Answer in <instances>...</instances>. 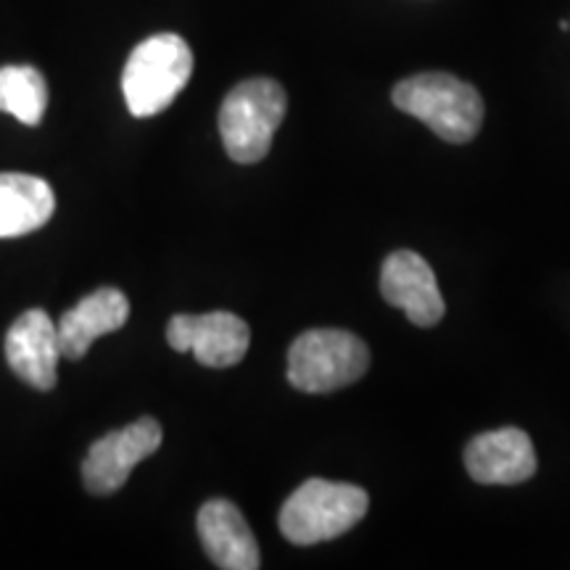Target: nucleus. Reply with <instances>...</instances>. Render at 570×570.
Instances as JSON below:
<instances>
[{
	"label": "nucleus",
	"mask_w": 570,
	"mask_h": 570,
	"mask_svg": "<svg viewBox=\"0 0 570 570\" xmlns=\"http://www.w3.org/2000/svg\"><path fill=\"white\" fill-rule=\"evenodd\" d=\"M288 98L281 82L254 77L227 92L219 109V135L225 151L238 164L262 161L273 148V138L281 127Z\"/></svg>",
	"instance_id": "20e7f679"
},
{
	"label": "nucleus",
	"mask_w": 570,
	"mask_h": 570,
	"mask_svg": "<svg viewBox=\"0 0 570 570\" xmlns=\"http://www.w3.org/2000/svg\"><path fill=\"white\" fill-rule=\"evenodd\" d=\"M127 320H130V302L122 291L111 288V285L92 291L56 323L61 356L82 360L90 352L92 341L119 331Z\"/></svg>",
	"instance_id": "f8f14e48"
},
{
	"label": "nucleus",
	"mask_w": 570,
	"mask_h": 570,
	"mask_svg": "<svg viewBox=\"0 0 570 570\" xmlns=\"http://www.w3.org/2000/svg\"><path fill=\"white\" fill-rule=\"evenodd\" d=\"M560 30H562V32H568V30H570V21L562 19V21H560Z\"/></svg>",
	"instance_id": "2eb2a0df"
},
{
	"label": "nucleus",
	"mask_w": 570,
	"mask_h": 570,
	"mask_svg": "<svg viewBox=\"0 0 570 570\" xmlns=\"http://www.w3.org/2000/svg\"><path fill=\"white\" fill-rule=\"evenodd\" d=\"M164 431L159 420L140 417L132 425L106 433L90 446L82 462V481L90 494L106 497L122 489L130 479L132 468L151 458L161 446Z\"/></svg>",
	"instance_id": "423d86ee"
},
{
	"label": "nucleus",
	"mask_w": 570,
	"mask_h": 570,
	"mask_svg": "<svg viewBox=\"0 0 570 570\" xmlns=\"http://www.w3.org/2000/svg\"><path fill=\"white\" fill-rule=\"evenodd\" d=\"M167 341L175 352H194L198 365L233 367L246 356L252 331L233 312L175 315L167 325Z\"/></svg>",
	"instance_id": "0eeeda50"
},
{
	"label": "nucleus",
	"mask_w": 570,
	"mask_h": 570,
	"mask_svg": "<svg viewBox=\"0 0 570 570\" xmlns=\"http://www.w3.org/2000/svg\"><path fill=\"white\" fill-rule=\"evenodd\" d=\"M48 106L46 77L27 63L0 67V111L17 117L21 125L38 127Z\"/></svg>",
	"instance_id": "4468645a"
},
{
	"label": "nucleus",
	"mask_w": 570,
	"mask_h": 570,
	"mask_svg": "<svg viewBox=\"0 0 570 570\" xmlns=\"http://www.w3.org/2000/svg\"><path fill=\"white\" fill-rule=\"evenodd\" d=\"M370 367L367 344L338 327H315L288 348V383L304 394H327L360 381Z\"/></svg>",
	"instance_id": "39448f33"
},
{
	"label": "nucleus",
	"mask_w": 570,
	"mask_h": 570,
	"mask_svg": "<svg viewBox=\"0 0 570 570\" xmlns=\"http://www.w3.org/2000/svg\"><path fill=\"white\" fill-rule=\"evenodd\" d=\"M198 537L206 554L217 568L225 570H256L262 566L259 547L244 512L227 499H209L198 510Z\"/></svg>",
	"instance_id": "9b49d317"
},
{
	"label": "nucleus",
	"mask_w": 570,
	"mask_h": 570,
	"mask_svg": "<svg viewBox=\"0 0 570 570\" xmlns=\"http://www.w3.org/2000/svg\"><path fill=\"white\" fill-rule=\"evenodd\" d=\"M465 468L479 483H512L529 481L537 473V454L529 433L520 428H499L481 433L465 449Z\"/></svg>",
	"instance_id": "9d476101"
},
{
	"label": "nucleus",
	"mask_w": 570,
	"mask_h": 570,
	"mask_svg": "<svg viewBox=\"0 0 570 570\" xmlns=\"http://www.w3.org/2000/svg\"><path fill=\"white\" fill-rule=\"evenodd\" d=\"M394 106L446 142L473 140L483 125L481 92L446 71H423L402 80L394 88Z\"/></svg>",
	"instance_id": "f257e3e1"
},
{
	"label": "nucleus",
	"mask_w": 570,
	"mask_h": 570,
	"mask_svg": "<svg viewBox=\"0 0 570 570\" xmlns=\"http://www.w3.org/2000/svg\"><path fill=\"white\" fill-rule=\"evenodd\" d=\"M194 75V51L180 35L159 32L142 40L122 71V92L132 117L146 119L169 109Z\"/></svg>",
	"instance_id": "f03ea898"
},
{
	"label": "nucleus",
	"mask_w": 570,
	"mask_h": 570,
	"mask_svg": "<svg viewBox=\"0 0 570 570\" xmlns=\"http://www.w3.org/2000/svg\"><path fill=\"white\" fill-rule=\"evenodd\" d=\"M367 508L370 499L365 489L312 479L285 499L277 523L291 544L309 547L352 531L365 518Z\"/></svg>",
	"instance_id": "7ed1b4c3"
},
{
	"label": "nucleus",
	"mask_w": 570,
	"mask_h": 570,
	"mask_svg": "<svg viewBox=\"0 0 570 570\" xmlns=\"http://www.w3.org/2000/svg\"><path fill=\"white\" fill-rule=\"evenodd\" d=\"M6 360L11 373L27 386L51 391L59 381V327L48 312L30 309L9 327L6 336Z\"/></svg>",
	"instance_id": "6e6552de"
},
{
	"label": "nucleus",
	"mask_w": 570,
	"mask_h": 570,
	"mask_svg": "<svg viewBox=\"0 0 570 570\" xmlns=\"http://www.w3.org/2000/svg\"><path fill=\"white\" fill-rule=\"evenodd\" d=\"M53 212V188L42 177L0 173V238H19L40 230Z\"/></svg>",
	"instance_id": "ddd939ff"
},
{
	"label": "nucleus",
	"mask_w": 570,
	"mask_h": 570,
	"mask_svg": "<svg viewBox=\"0 0 570 570\" xmlns=\"http://www.w3.org/2000/svg\"><path fill=\"white\" fill-rule=\"evenodd\" d=\"M381 294L391 306L402 309L410 323L420 327L441 323L446 312L436 275L415 252H394L383 262Z\"/></svg>",
	"instance_id": "1a4fd4ad"
}]
</instances>
